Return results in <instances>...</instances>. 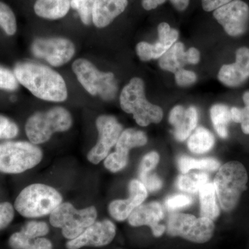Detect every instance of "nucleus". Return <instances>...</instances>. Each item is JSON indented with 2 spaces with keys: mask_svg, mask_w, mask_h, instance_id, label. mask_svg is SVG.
Returning <instances> with one entry per match:
<instances>
[{
  "mask_svg": "<svg viewBox=\"0 0 249 249\" xmlns=\"http://www.w3.org/2000/svg\"><path fill=\"white\" fill-rule=\"evenodd\" d=\"M14 72L19 84L36 97L55 103L67 100L68 92L66 83L61 75L52 69L27 61L18 63Z\"/></svg>",
  "mask_w": 249,
  "mask_h": 249,
  "instance_id": "obj_1",
  "label": "nucleus"
},
{
  "mask_svg": "<svg viewBox=\"0 0 249 249\" xmlns=\"http://www.w3.org/2000/svg\"><path fill=\"white\" fill-rule=\"evenodd\" d=\"M120 105L123 110L132 114L137 124L142 127L158 124L163 119V110L147 101L144 82L138 77L132 78L124 87L120 95Z\"/></svg>",
  "mask_w": 249,
  "mask_h": 249,
  "instance_id": "obj_2",
  "label": "nucleus"
},
{
  "mask_svg": "<svg viewBox=\"0 0 249 249\" xmlns=\"http://www.w3.org/2000/svg\"><path fill=\"white\" fill-rule=\"evenodd\" d=\"M248 174L243 164L232 160L220 166L214 180L219 203L222 209L231 211L238 204L242 193L247 188Z\"/></svg>",
  "mask_w": 249,
  "mask_h": 249,
  "instance_id": "obj_3",
  "label": "nucleus"
},
{
  "mask_svg": "<svg viewBox=\"0 0 249 249\" xmlns=\"http://www.w3.org/2000/svg\"><path fill=\"white\" fill-rule=\"evenodd\" d=\"M61 195L52 187L35 183L24 188L15 201V208L25 217L51 214L62 204Z\"/></svg>",
  "mask_w": 249,
  "mask_h": 249,
  "instance_id": "obj_4",
  "label": "nucleus"
},
{
  "mask_svg": "<svg viewBox=\"0 0 249 249\" xmlns=\"http://www.w3.org/2000/svg\"><path fill=\"white\" fill-rule=\"evenodd\" d=\"M71 114L66 109L55 107L44 112H37L28 119L26 134L31 142H47L55 132H65L71 127Z\"/></svg>",
  "mask_w": 249,
  "mask_h": 249,
  "instance_id": "obj_5",
  "label": "nucleus"
},
{
  "mask_svg": "<svg viewBox=\"0 0 249 249\" xmlns=\"http://www.w3.org/2000/svg\"><path fill=\"white\" fill-rule=\"evenodd\" d=\"M42 158V152L32 142H10L0 144V172L18 174L34 168Z\"/></svg>",
  "mask_w": 249,
  "mask_h": 249,
  "instance_id": "obj_6",
  "label": "nucleus"
},
{
  "mask_svg": "<svg viewBox=\"0 0 249 249\" xmlns=\"http://www.w3.org/2000/svg\"><path fill=\"white\" fill-rule=\"evenodd\" d=\"M72 70L80 85L91 96L113 99L117 92L115 76L111 72H102L88 60L79 58L72 65Z\"/></svg>",
  "mask_w": 249,
  "mask_h": 249,
  "instance_id": "obj_7",
  "label": "nucleus"
},
{
  "mask_svg": "<svg viewBox=\"0 0 249 249\" xmlns=\"http://www.w3.org/2000/svg\"><path fill=\"white\" fill-rule=\"evenodd\" d=\"M96 217L97 211L93 206L77 210L70 203H63L51 213L50 223L62 229L64 237L73 240L93 224Z\"/></svg>",
  "mask_w": 249,
  "mask_h": 249,
  "instance_id": "obj_8",
  "label": "nucleus"
},
{
  "mask_svg": "<svg viewBox=\"0 0 249 249\" xmlns=\"http://www.w3.org/2000/svg\"><path fill=\"white\" fill-rule=\"evenodd\" d=\"M166 230L167 233L173 237L178 236L190 242L202 244L212 238L214 224L213 221L209 218L175 213L168 219Z\"/></svg>",
  "mask_w": 249,
  "mask_h": 249,
  "instance_id": "obj_9",
  "label": "nucleus"
},
{
  "mask_svg": "<svg viewBox=\"0 0 249 249\" xmlns=\"http://www.w3.org/2000/svg\"><path fill=\"white\" fill-rule=\"evenodd\" d=\"M31 52L36 58L43 59L52 66L60 67L71 60L76 48L68 39L49 37L34 40Z\"/></svg>",
  "mask_w": 249,
  "mask_h": 249,
  "instance_id": "obj_10",
  "label": "nucleus"
},
{
  "mask_svg": "<svg viewBox=\"0 0 249 249\" xmlns=\"http://www.w3.org/2000/svg\"><path fill=\"white\" fill-rule=\"evenodd\" d=\"M96 124L99 137L97 143L88 155V160L93 164H98L107 157L111 147L119 140L123 130L122 125L112 116H99L96 119Z\"/></svg>",
  "mask_w": 249,
  "mask_h": 249,
  "instance_id": "obj_11",
  "label": "nucleus"
},
{
  "mask_svg": "<svg viewBox=\"0 0 249 249\" xmlns=\"http://www.w3.org/2000/svg\"><path fill=\"white\" fill-rule=\"evenodd\" d=\"M213 16L228 35L236 37L245 34L248 29L249 6L242 0H233L214 10Z\"/></svg>",
  "mask_w": 249,
  "mask_h": 249,
  "instance_id": "obj_12",
  "label": "nucleus"
},
{
  "mask_svg": "<svg viewBox=\"0 0 249 249\" xmlns=\"http://www.w3.org/2000/svg\"><path fill=\"white\" fill-rule=\"evenodd\" d=\"M116 232V226L108 219L95 222L81 235L69 241L67 247L68 249H79L84 247H103L114 240Z\"/></svg>",
  "mask_w": 249,
  "mask_h": 249,
  "instance_id": "obj_13",
  "label": "nucleus"
},
{
  "mask_svg": "<svg viewBox=\"0 0 249 249\" xmlns=\"http://www.w3.org/2000/svg\"><path fill=\"white\" fill-rule=\"evenodd\" d=\"M158 40L155 43L141 42L136 47L137 55L142 61L160 58L174 45L178 37V31L170 27L166 22L158 26Z\"/></svg>",
  "mask_w": 249,
  "mask_h": 249,
  "instance_id": "obj_14",
  "label": "nucleus"
},
{
  "mask_svg": "<svg viewBox=\"0 0 249 249\" xmlns=\"http://www.w3.org/2000/svg\"><path fill=\"white\" fill-rule=\"evenodd\" d=\"M163 217V209L157 201L142 204L132 211L128 217L129 224L132 227L148 226L151 228L155 237L163 235L166 228L160 222Z\"/></svg>",
  "mask_w": 249,
  "mask_h": 249,
  "instance_id": "obj_15",
  "label": "nucleus"
},
{
  "mask_svg": "<svg viewBox=\"0 0 249 249\" xmlns=\"http://www.w3.org/2000/svg\"><path fill=\"white\" fill-rule=\"evenodd\" d=\"M217 77L223 85L230 88L243 84L249 78V48L241 47L237 49L235 62L223 65Z\"/></svg>",
  "mask_w": 249,
  "mask_h": 249,
  "instance_id": "obj_16",
  "label": "nucleus"
},
{
  "mask_svg": "<svg viewBox=\"0 0 249 249\" xmlns=\"http://www.w3.org/2000/svg\"><path fill=\"white\" fill-rule=\"evenodd\" d=\"M127 5V0H95L92 13L93 24L100 29L107 27L124 12Z\"/></svg>",
  "mask_w": 249,
  "mask_h": 249,
  "instance_id": "obj_17",
  "label": "nucleus"
},
{
  "mask_svg": "<svg viewBox=\"0 0 249 249\" xmlns=\"http://www.w3.org/2000/svg\"><path fill=\"white\" fill-rule=\"evenodd\" d=\"M71 8V0H36L34 12L43 19H61L65 17Z\"/></svg>",
  "mask_w": 249,
  "mask_h": 249,
  "instance_id": "obj_18",
  "label": "nucleus"
},
{
  "mask_svg": "<svg viewBox=\"0 0 249 249\" xmlns=\"http://www.w3.org/2000/svg\"><path fill=\"white\" fill-rule=\"evenodd\" d=\"M147 142V136L142 131L127 129L121 133L116 142V151L114 152L123 158L128 160L129 152L131 149L143 146Z\"/></svg>",
  "mask_w": 249,
  "mask_h": 249,
  "instance_id": "obj_19",
  "label": "nucleus"
},
{
  "mask_svg": "<svg viewBox=\"0 0 249 249\" xmlns=\"http://www.w3.org/2000/svg\"><path fill=\"white\" fill-rule=\"evenodd\" d=\"M186 64V52L184 45L180 42L174 44L159 60L160 69L173 73L183 69Z\"/></svg>",
  "mask_w": 249,
  "mask_h": 249,
  "instance_id": "obj_20",
  "label": "nucleus"
},
{
  "mask_svg": "<svg viewBox=\"0 0 249 249\" xmlns=\"http://www.w3.org/2000/svg\"><path fill=\"white\" fill-rule=\"evenodd\" d=\"M199 199L201 205V216L214 220L219 215V209L216 201V191L213 183H207L201 188Z\"/></svg>",
  "mask_w": 249,
  "mask_h": 249,
  "instance_id": "obj_21",
  "label": "nucleus"
},
{
  "mask_svg": "<svg viewBox=\"0 0 249 249\" xmlns=\"http://www.w3.org/2000/svg\"><path fill=\"white\" fill-rule=\"evenodd\" d=\"M215 142L213 134L203 127H198L188 139V147L195 154H204L212 149Z\"/></svg>",
  "mask_w": 249,
  "mask_h": 249,
  "instance_id": "obj_22",
  "label": "nucleus"
},
{
  "mask_svg": "<svg viewBox=\"0 0 249 249\" xmlns=\"http://www.w3.org/2000/svg\"><path fill=\"white\" fill-rule=\"evenodd\" d=\"M198 120L199 115L196 107L191 106L186 109L181 120L174 127V135L177 140L183 142L188 139L196 129Z\"/></svg>",
  "mask_w": 249,
  "mask_h": 249,
  "instance_id": "obj_23",
  "label": "nucleus"
},
{
  "mask_svg": "<svg viewBox=\"0 0 249 249\" xmlns=\"http://www.w3.org/2000/svg\"><path fill=\"white\" fill-rule=\"evenodd\" d=\"M210 112L211 121L218 135L222 139L227 138L228 126L231 121V109L225 105L217 104L211 107Z\"/></svg>",
  "mask_w": 249,
  "mask_h": 249,
  "instance_id": "obj_24",
  "label": "nucleus"
},
{
  "mask_svg": "<svg viewBox=\"0 0 249 249\" xmlns=\"http://www.w3.org/2000/svg\"><path fill=\"white\" fill-rule=\"evenodd\" d=\"M209 181V176L204 172H188L178 178L177 186L178 189L188 193H196Z\"/></svg>",
  "mask_w": 249,
  "mask_h": 249,
  "instance_id": "obj_25",
  "label": "nucleus"
},
{
  "mask_svg": "<svg viewBox=\"0 0 249 249\" xmlns=\"http://www.w3.org/2000/svg\"><path fill=\"white\" fill-rule=\"evenodd\" d=\"M178 167L181 173H186L192 170H205L208 171H215L220 168V163L213 158L196 159L182 156L178 160Z\"/></svg>",
  "mask_w": 249,
  "mask_h": 249,
  "instance_id": "obj_26",
  "label": "nucleus"
},
{
  "mask_svg": "<svg viewBox=\"0 0 249 249\" xmlns=\"http://www.w3.org/2000/svg\"><path fill=\"white\" fill-rule=\"evenodd\" d=\"M9 245L14 249H52L50 241L45 238H29L20 232L13 234Z\"/></svg>",
  "mask_w": 249,
  "mask_h": 249,
  "instance_id": "obj_27",
  "label": "nucleus"
},
{
  "mask_svg": "<svg viewBox=\"0 0 249 249\" xmlns=\"http://www.w3.org/2000/svg\"><path fill=\"white\" fill-rule=\"evenodd\" d=\"M137 207L132 198L129 196L127 199L112 201L109 206V213L114 219L121 222L127 219Z\"/></svg>",
  "mask_w": 249,
  "mask_h": 249,
  "instance_id": "obj_28",
  "label": "nucleus"
},
{
  "mask_svg": "<svg viewBox=\"0 0 249 249\" xmlns=\"http://www.w3.org/2000/svg\"><path fill=\"white\" fill-rule=\"evenodd\" d=\"M0 27L7 36H12L17 31L16 15L9 5L0 1Z\"/></svg>",
  "mask_w": 249,
  "mask_h": 249,
  "instance_id": "obj_29",
  "label": "nucleus"
},
{
  "mask_svg": "<svg viewBox=\"0 0 249 249\" xmlns=\"http://www.w3.org/2000/svg\"><path fill=\"white\" fill-rule=\"evenodd\" d=\"M95 0H71V7L78 12L80 20L85 25L92 22V13Z\"/></svg>",
  "mask_w": 249,
  "mask_h": 249,
  "instance_id": "obj_30",
  "label": "nucleus"
},
{
  "mask_svg": "<svg viewBox=\"0 0 249 249\" xmlns=\"http://www.w3.org/2000/svg\"><path fill=\"white\" fill-rule=\"evenodd\" d=\"M19 232L29 238H37L47 235L49 232V227L45 222H30L27 223Z\"/></svg>",
  "mask_w": 249,
  "mask_h": 249,
  "instance_id": "obj_31",
  "label": "nucleus"
},
{
  "mask_svg": "<svg viewBox=\"0 0 249 249\" xmlns=\"http://www.w3.org/2000/svg\"><path fill=\"white\" fill-rule=\"evenodd\" d=\"M19 88V82L14 72L0 66V89L16 91Z\"/></svg>",
  "mask_w": 249,
  "mask_h": 249,
  "instance_id": "obj_32",
  "label": "nucleus"
},
{
  "mask_svg": "<svg viewBox=\"0 0 249 249\" xmlns=\"http://www.w3.org/2000/svg\"><path fill=\"white\" fill-rule=\"evenodd\" d=\"M129 197L138 207L145 201L147 196V191L142 181L134 179L129 184Z\"/></svg>",
  "mask_w": 249,
  "mask_h": 249,
  "instance_id": "obj_33",
  "label": "nucleus"
},
{
  "mask_svg": "<svg viewBox=\"0 0 249 249\" xmlns=\"http://www.w3.org/2000/svg\"><path fill=\"white\" fill-rule=\"evenodd\" d=\"M19 129L14 121L0 115V139H14L17 137Z\"/></svg>",
  "mask_w": 249,
  "mask_h": 249,
  "instance_id": "obj_34",
  "label": "nucleus"
},
{
  "mask_svg": "<svg viewBox=\"0 0 249 249\" xmlns=\"http://www.w3.org/2000/svg\"><path fill=\"white\" fill-rule=\"evenodd\" d=\"M193 203V199L184 194H178L170 196L165 201V205L170 211H176V210L188 207Z\"/></svg>",
  "mask_w": 249,
  "mask_h": 249,
  "instance_id": "obj_35",
  "label": "nucleus"
},
{
  "mask_svg": "<svg viewBox=\"0 0 249 249\" xmlns=\"http://www.w3.org/2000/svg\"><path fill=\"white\" fill-rule=\"evenodd\" d=\"M128 160L123 158L115 152L110 154L107 156L105 160L104 165L106 168L112 173H117L120 170L124 169L127 164Z\"/></svg>",
  "mask_w": 249,
  "mask_h": 249,
  "instance_id": "obj_36",
  "label": "nucleus"
},
{
  "mask_svg": "<svg viewBox=\"0 0 249 249\" xmlns=\"http://www.w3.org/2000/svg\"><path fill=\"white\" fill-rule=\"evenodd\" d=\"M139 175L141 181L146 188L147 191L155 192L161 188L162 181L156 174L149 172L146 173H139Z\"/></svg>",
  "mask_w": 249,
  "mask_h": 249,
  "instance_id": "obj_37",
  "label": "nucleus"
},
{
  "mask_svg": "<svg viewBox=\"0 0 249 249\" xmlns=\"http://www.w3.org/2000/svg\"><path fill=\"white\" fill-rule=\"evenodd\" d=\"M160 161V155L157 152H151L142 158L139 167V173H146L155 169Z\"/></svg>",
  "mask_w": 249,
  "mask_h": 249,
  "instance_id": "obj_38",
  "label": "nucleus"
},
{
  "mask_svg": "<svg viewBox=\"0 0 249 249\" xmlns=\"http://www.w3.org/2000/svg\"><path fill=\"white\" fill-rule=\"evenodd\" d=\"M175 80L180 87H187L194 84L196 81V75L195 72L189 70H181L175 72Z\"/></svg>",
  "mask_w": 249,
  "mask_h": 249,
  "instance_id": "obj_39",
  "label": "nucleus"
},
{
  "mask_svg": "<svg viewBox=\"0 0 249 249\" xmlns=\"http://www.w3.org/2000/svg\"><path fill=\"white\" fill-rule=\"evenodd\" d=\"M14 217V210L12 205L8 202L0 203V230L7 227Z\"/></svg>",
  "mask_w": 249,
  "mask_h": 249,
  "instance_id": "obj_40",
  "label": "nucleus"
},
{
  "mask_svg": "<svg viewBox=\"0 0 249 249\" xmlns=\"http://www.w3.org/2000/svg\"><path fill=\"white\" fill-rule=\"evenodd\" d=\"M233 0H201L203 9L206 12L214 11Z\"/></svg>",
  "mask_w": 249,
  "mask_h": 249,
  "instance_id": "obj_41",
  "label": "nucleus"
},
{
  "mask_svg": "<svg viewBox=\"0 0 249 249\" xmlns=\"http://www.w3.org/2000/svg\"><path fill=\"white\" fill-rule=\"evenodd\" d=\"M186 58L188 64L196 65L200 60V53L197 49L191 47L186 52Z\"/></svg>",
  "mask_w": 249,
  "mask_h": 249,
  "instance_id": "obj_42",
  "label": "nucleus"
},
{
  "mask_svg": "<svg viewBox=\"0 0 249 249\" xmlns=\"http://www.w3.org/2000/svg\"><path fill=\"white\" fill-rule=\"evenodd\" d=\"M240 124L242 132L246 134H249V107L242 109Z\"/></svg>",
  "mask_w": 249,
  "mask_h": 249,
  "instance_id": "obj_43",
  "label": "nucleus"
},
{
  "mask_svg": "<svg viewBox=\"0 0 249 249\" xmlns=\"http://www.w3.org/2000/svg\"><path fill=\"white\" fill-rule=\"evenodd\" d=\"M165 1L166 0H142V6L146 11H151L164 4Z\"/></svg>",
  "mask_w": 249,
  "mask_h": 249,
  "instance_id": "obj_44",
  "label": "nucleus"
},
{
  "mask_svg": "<svg viewBox=\"0 0 249 249\" xmlns=\"http://www.w3.org/2000/svg\"><path fill=\"white\" fill-rule=\"evenodd\" d=\"M175 9L178 11H185L189 5L190 0H170Z\"/></svg>",
  "mask_w": 249,
  "mask_h": 249,
  "instance_id": "obj_45",
  "label": "nucleus"
},
{
  "mask_svg": "<svg viewBox=\"0 0 249 249\" xmlns=\"http://www.w3.org/2000/svg\"><path fill=\"white\" fill-rule=\"evenodd\" d=\"M231 121L237 124H240L242 109L235 107H232L231 109Z\"/></svg>",
  "mask_w": 249,
  "mask_h": 249,
  "instance_id": "obj_46",
  "label": "nucleus"
},
{
  "mask_svg": "<svg viewBox=\"0 0 249 249\" xmlns=\"http://www.w3.org/2000/svg\"><path fill=\"white\" fill-rule=\"evenodd\" d=\"M244 103L246 105V107H249V91H246L243 95Z\"/></svg>",
  "mask_w": 249,
  "mask_h": 249,
  "instance_id": "obj_47",
  "label": "nucleus"
}]
</instances>
